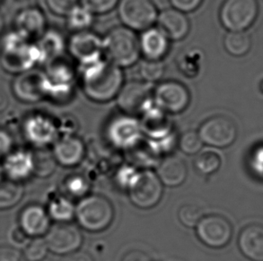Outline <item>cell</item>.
Here are the masks:
<instances>
[{
  "instance_id": "1",
  "label": "cell",
  "mask_w": 263,
  "mask_h": 261,
  "mask_svg": "<svg viewBox=\"0 0 263 261\" xmlns=\"http://www.w3.org/2000/svg\"><path fill=\"white\" fill-rule=\"evenodd\" d=\"M82 67V88L89 99L107 102L118 95L123 85L121 67L102 59Z\"/></svg>"
},
{
  "instance_id": "2",
  "label": "cell",
  "mask_w": 263,
  "mask_h": 261,
  "mask_svg": "<svg viewBox=\"0 0 263 261\" xmlns=\"http://www.w3.org/2000/svg\"><path fill=\"white\" fill-rule=\"evenodd\" d=\"M43 63L37 43H32L14 32L5 35L0 46V64L10 74H22Z\"/></svg>"
},
{
  "instance_id": "3",
  "label": "cell",
  "mask_w": 263,
  "mask_h": 261,
  "mask_svg": "<svg viewBox=\"0 0 263 261\" xmlns=\"http://www.w3.org/2000/svg\"><path fill=\"white\" fill-rule=\"evenodd\" d=\"M103 47L109 61L117 67H130L139 59V40L132 30L127 27L110 30L103 39Z\"/></svg>"
},
{
  "instance_id": "4",
  "label": "cell",
  "mask_w": 263,
  "mask_h": 261,
  "mask_svg": "<svg viewBox=\"0 0 263 261\" xmlns=\"http://www.w3.org/2000/svg\"><path fill=\"white\" fill-rule=\"evenodd\" d=\"M79 225L90 232H101L109 227L114 217V207L106 198L90 195L84 198L76 208Z\"/></svg>"
},
{
  "instance_id": "5",
  "label": "cell",
  "mask_w": 263,
  "mask_h": 261,
  "mask_svg": "<svg viewBox=\"0 0 263 261\" xmlns=\"http://www.w3.org/2000/svg\"><path fill=\"white\" fill-rule=\"evenodd\" d=\"M259 14L257 0H226L221 7L220 21L229 32H246Z\"/></svg>"
},
{
  "instance_id": "6",
  "label": "cell",
  "mask_w": 263,
  "mask_h": 261,
  "mask_svg": "<svg viewBox=\"0 0 263 261\" xmlns=\"http://www.w3.org/2000/svg\"><path fill=\"white\" fill-rule=\"evenodd\" d=\"M128 190L130 201L136 207L148 209L161 201L163 184L157 175L150 170H145L138 173Z\"/></svg>"
},
{
  "instance_id": "7",
  "label": "cell",
  "mask_w": 263,
  "mask_h": 261,
  "mask_svg": "<svg viewBox=\"0 0 263 261\" xmlns=\"http://www.w3.org/2000/svg\"><path fill=\"white\" fill-rule=\"evenodd\" d=\"M118 13L125 27L145 31L157 20V7L152 0H121Z\"/></svg>"
},
{
  "instance_id": "8",
  "label": "cell",
  "mask_w": 263,
  "mask_h": 261,
  "mask_svg": "<svg viewBox=\"0 0 263 261\" xmlns=\"http://www.w3.org/2000/svg\"><path fill=\"white\" fill-rule=\"evenodd\" d=\"M44 74L48 82V98L61 101L71 95L75 73L70 64L58 58L48 63Z\"/></svg>"
},
{
  "instance_id": "9",
  "label": "cell",
  "mask_w": 263,
  "mask_h": 261,
  "mask_svg": "<svg viewBox=\"0 0 263 261\" xmlns=\"http://www.w3.org/2000/svg\"><path fill=\"white\" fill-rule=\"evenodd\" d=\"M12 91L22 102L35 103L48 98V82L44 72L26 71L19 74L12 83Z\"/></svg>"
},
{
  "instance_id": "10",
  "label": "cell",
  "mask_w": 263,
  "mask_h": 261,
  "mask_svg": "<svg viewBox=\"0 0 263 261\" xmlns=\"http://www.w3.org/2000/svg\"><path fill=\"white\" fill-rule=\"evenodd\" d=\"M190 101L191 95L188 89L179 81H164L154 92V105L165 113L182 112Z\"/></svg>"
},
{
  "instance_id": "11",
  "label": "cell",
  "mask_w": 263,
  "mask_h": 261,
  "mask_svg": "<svg viewBox=\"0 0 263 261\" xmlns=\"http://www.w3.org/2000/svg\"><path fill=\"white\" fill-rule=\"evenodd\" d=\"M25 139L37 148H45L55 143L60 133L59 126L51 118L43 114H32L23 123Z\"/></svg>"
},
{
  "instance_id": "12",
  "label": "cell",
  "mask_w": 263,
  "mask_h": 261,
  "mask_svg": "<svg viewBox=\"0 0 263 261\" xmlns=\"http://www.w3.org/2000/svg\"><path fill=\"white\" fill-rule=\"evenodd\" d=\"M203 143L216 148H226L231 145L237 136L235 122L223 116L213 117L205 121L199 128Z\"/></svg>"
},
{
  "instance_id": "13",
  "label": "cell",
  "mask_w": 263,
  "mask_h": 261,
  "mask_svg": "<svg viewBox=\"0 0 263 261\" xmlns=\"http://www.w3.org/2000/svg\"><path fill=\"white\" fill-rule=\"evenodd\" d=\"M232 234L231 224L220 215L203 216L197 226V235L199 240L214 249L224 247L231 240Z\"/></svg>"
},
{
  "instance_id": "14",
  "label": "cell",
  "mask_w": 263,
  "mask_h": 261,
  "mask_svg": "<svg viewBox=\"0 0 263 261\" xmlns=\"http://www.w3.org/2000/svg\"><path fill=\"white\" fill-rule=\"evenodd\" d=\"M148 85L139 81H128L122 85L117 95L118 106L125 114L134 116L142 114L152 106L153 99Z\"/></svg>"
},
{
  "instance_id": "15",
  "label": "cell",
  "mask_w": 263,
  "mask_h": 261,
  "mask_svg": "<svg viewBox=\"0 0 263 261\" xmlns=\"http://www.w3.org/2000/svg\"><path fill=\"white\" fill-rule=\"evenodd\" d=\"M68 51L82 66L101 60L103 52V39L89 31L75 32L68 44Z\"/></svg>"
},
{
  "instance_id": "16",
  "label": "cell",
  "mask_w": 263,
  "mask_h": 261,
  "mask_svg": "<svg viewBox=\"0 0 263 261\" xmlns=\"http://www.w3.org/2000/svg\"><path fill=\"white\" fill-rule=\"evenodd\" d=\"M47 246L55 254L67 255L79 250L83 237L79 228L68 223H61L50 228L46 233Z\"/></svg>"
},
{
  "instance_id": "17",
  "label": "cell",
  "mask_w": 263,
  "mask_h": 261,
  "mask_svg": "<svg viewBox=\"0 0 263 261\" xmlns=\"http://www.w3.org/2000/svg\"><path fill=\"white\" fill-rule=\"evenodd\" d=\"M141 133L139 121L127 114L114 117L107 127L109 140L119 148L135 147L140 139Z\"/></svg>"
},
{
  "instance_id": "18",
  "label": "cell",
  "mask_w": 263,
  "mask_h": 261,
  "mask_svg": "<svg viewBox=\"0 0 263 261\" xmlns=\"http://www.w3.org/2000/svg\"><path fill=\"white\" fill-rule=\"evenodd\" d=\"M14 31L28 40L40 39L46 32V17L33 6L25 7L14 18Z\"/></svg>"
},
{
  "instance_id": "19",
  "label": "cell",
  "mask_w": 263,
  "mask_h": 261,
  "mask_svg": "<svg viewBox=\"0 0 263 261\" xmlns=\"http://www.w3.org/2000/svg\"><path fill=\"white\" fill-rule=\"evenodd\" d=\"M19 227L27 236L41 237L50 230V215L42 206L29 205L22 210Z\"/></svg>"
},
{
  "instance_id": "20",
  "label": "cell",
  "mask_w": 263,
  "mask_h": 261,
  "mask_svg": "<svg viewBox=\"0 0 263 261\" xmlns=\"http://www.w3.org/2000/svg\"><path fill=\"white\" fill-rule=\"evenodd\" d=\"M86 148L82 140L75 135H63L54 143V158L64 166H75L82 161Z\"/></svg>"
},
{
  "instance_id": "21",
  "label": "cell",
  "mask_w": 263,
  "mask_h": 261,
  "mask_svg": "<svg viewBox=\"0 0 263 261\" xmlns=\"http://www.w3.org/2000/svg\"><path fill=\"white\" fill-rule=\"evenodd\" d=\"M4 173L9 180L20 183L33 173L32 152L18 149L7 154L2 165Z\"/></svg>"
},
{
  "instance_id": "22",
  "label": "cell",
  "mask_w": 263,
  "mask_h": 261,
  "mask_svg": "<svg viewBox=\"0 0 263 261\" xmlns=\"http://www.w3.org/2000/svg\"><path fill=\"white\" fill-rule=\"evenodd\" d=\"M139 121L142 133L147 134L153 140H158L171 134L172 125L165 112L152 105L142 114Z\"/></svg>"
},
{
  "instance_id": "23",
  "label": "cell",
  "mask_w": 263,
  "mask_h": 261,
  "mask_svg": "<svg viewBox=\"0 0 263 261\" xmlns=\"http://www.w3.org/2000/svg\"><path fill=\"white\" fill-rule=\"evenodd\" d=\"M240 251L246 258L253 261H263V226L252 224L240 233Z\"/></svg>"
},
{
  "instance_id": "24",
  "label": "cell",
  "mask_w": 263,
  "mask_h": 261,
  "mask_svg": "<svg viewBox=\"0 0 263 261\" xmlns=\"http://www.w3.org/2000/svg\"><path fill=\"white\" fill-rule=\"evenodd\" d=\"M140 52L149 60H161L169 50V39L159 28L145 30L139 40Z\"/></svg>"
},
{
  "instance_id": "25",
  "label": "cell",
  "mask_w": 263,
  "mask_h": 261,
  "mask_svg": "<svg viewBox=\"0 0 263 261\" xmlns=\"http://www.w3.org/2000/svg\"><path fill=\"white\" fill-rule=\"evenodd\" d=\"M159 29L168 39L180 40L188 34L190 23L182 12L176 9H167L158 16Z\"/></svg>"
},
{
  "instance_id": "26",
  "label": "cell",
  "mask_w": 263,
  "mask_h": 261,
  "mask_svg": "<svg viewBox=\"0 0 263 261\" xmlns=\"http://www.w3.org/2000/svg\"><path fill=\"white\" fill-rule=\"evenodd\" d=\"M157 177L164 185L176 187L182 184L186 179L187 167L178 157H168L158 166Z\"/></svg>"
},
{
  "instance_id": "27",
  "label": "cell",
  "mask_w": 263,
  "mask_h": 261,
  "mask_svg": "<svg viewBox=\"0 0 263 261\" xmlns=\"http://www.w3.org/2000/svg\"><path fill=\"white\" fill-rule=\"evenodd\" d=\"M37 45L43 56V63H50L60 58V56L64 50V39L61 33L50 30L43 33Z\"/></svg>"
},
{
  "instance_id": "28",
  "label": "cell",
  "mask_w": 263,
  "mask_h": 261,
  "mask_svg": "<svg viewBox=\"0 0 263 261\" xmlns=\"http://www.w3.org/2000/svg\"><path fill=\"white\" fill-rule=\"evenodd\" d=\"M224 49L234 57H242L249 52L252 39L246 32H229L224 37Z\"/></svg>"
},
{
  "instance_id": "29",
  "label": "cell",
  "mask_w": 263,
  "mask_h": 261,
  "mask_svg": "<svg viewBox=\"0 0 263 261\" xmlns=\"http://www.w3.org/2000/svg\"><path fill=\"white\" fill-rule=\"evenodd\" d=\"M24 187L14 181H0V209L13 208L21 201Z\"/></svg>"
},
{
  "instance_id": "30",
  "label": "cell",
  "mask_w": 263,
  "mask_h": 261,
  "mask_svg": "<svg viewBox=\"0 0 263 261\" xmlns=\"http://www.w3.org/2000/svg\"><path fill=\"white\" fill-rule=\"evenodd\" d=\"M32 161H33V175L36 177H50L56 168L57 161L53 154L46 150L45 148H38L32 152Z\"/></svg>"
},
{
  "instance_id": "31",
  "label": "cell",
  "mask_w": 263,
  "mask_h": 261,
  "mask_svg": "<svg viewBox=\"0 0 263 261\" xmlns=\"http://www.w3.org/2000/svg\"><path fill=\"white\" fill-rule=\"evenodd\" d=\"M75 213L76 208L71 201L61 196L51 199L48 208V214L50 219L61 223L71 220L75 216Z\"/></svg>"
},
{
  "instance_id": "32",
  "label": "cell",
  "mask_w": 263,
  "mask_h": 261,
  "mask_svg": "<svg viewBox=\"0 0 263 261\" xmlns=\"http://www.w3.org/2000/svg\"><path fill=\"white\" fill-rule=\"evenodd\" d=\"M67 17L68 27L75 32L88 31L93 21L92 13L85 7L79 6L75 7Z\"/></svg>"
},
{
  "instance_id": "33",
  "label": "cell",
  "mask_w": 263,
  "mask_h": 261,
  "mask_svg": "<svg viewBox=\"0 0 263 261\" xmlns=\"http://www.w3.org/2000/svg\"><path fill=\"white\" fill-rule=\"evenodd\" d=\"M221 166L220 157L216 152L206 151L196 157L194 166L199 173L211 175L217 172Z\"/></svg>"
},
{
  "instance_id": "34",
  "label": "cell",
  "mask_w": 263,
  "mask_h": 261,
  "mask_svg": "<svg viewBox=\"0 0 263 261\" xmlns=\"http://www.w3.org/2000/svg\"><path fill=\"white\" fill-rule=\"evenodd\" d=\"M24 256L27 261H42L46 258L48 253V246H47L45 239L41 237H33L32 239L28 241L27 244L24 246Z\"/></svg>"
},
{
  "instance_id": "35",
  "label": "cell",
  "mask_w": 263,
  "mask_h": 261,
  "mask_svg": "<svg viewBox=\"0 0 263 261\" xmlns=\"http://www.w3.org/2000/svg\"><path fill=\"white\" fill-rule=\"evenodd\" d=\"M139 71L144 80L148 82H154L160 80L164 75V66L161 60L146 59L140 64Z\"/></svg>"
},
{
  "instance_id": "36",
  "label": "cell",
  "mask_w": 263,
  "mask_h": 261,
  "mask_svg": "<svg viewBox=\"0 0 263 261\" xmlns=\"http://www.w3.org/2000/svg\"><path fill=\"white\" fill-rule=\"evenodd\" d=\"M203 141L199 134L193 130H189L181 135L179 140V147L181 151L188 155H194L202 148Z\"/></svg>"
},
{
  "instance_id": "37",
  "label": "cell",
  "mask_w": 263,
  "mask_h": 261,
  "mask_svg": "<svg viewBox=\"0 0 263 261\" xmlns=\"http://www.w3.org/2000/svg\"><path fill=\"white\" fill-rule=\"evenodd\" d=\"M203 210L198 206L185 205L178 212V217L183 226L195 227L203 217Z\"/></svg>"
},
{
  "instance_id": "38",
  "label": "cell",
  "mask_w": 263,
  "mask_h": 261,
  "mask_svg": "<svg viewBox=\"0 0 263 261\" xmlns=\"http://www.w3.org/2000/svg\"><path fill=\"white\" fill-rule=\"evenodd\" d=\"M202 59V54L199 50H192L181 56L180 60V67L181 72L189 75V77H193L198 74L199 70V64Z\"/></svg>"
},
{
  "instance_id": "39",
  "label": "cell",
  "mask_w": 263,
  "mask_h": 261,
  "mask_svg": "<svg viewBox=\"0 0 263 261\" xmlns=\"http://www.w3.org/2000/svg\"><path fill=\"white\" fill-rule=\"evenodd\" d=\"M89 183L85 177L79 175L68 177L65 182V189L68 194L72 197H83L89 191Z\"/></svg>"
},
{
  "instance_id": "40",
  "label": "cell",
  "mask_w": 263,
  "mask_h": 261,
  "mask_svg": "<svg viewBox=\"0 0 263 261\" xmlns=\"http://www.w3.org/2000/svg\"><path fill=\"white\" fill-rule=\"evenodd\" d=\"M82 7L92 14H105L117 6L119 0H81Z\"/></svg>"
},
{
  "instance_id": "41",
  "label": "cell",
  "mask_w": 263,
  "mask_h": 261,
  "mask_svg": "<svg viewBox=\"0 0 263 261\" xmlns=\"http://www.w3.org/2000/svg\"><path fill=\"white\" fill-rule=\"evenodd\" d=\"M79 0H46L49 9L58 15L67 16L75 7L79 6Z\"/></svg>"
},
{
  "instance_id": "42",
  "label": "cell",
  "mask_w": 263,
  "mask_h": 261,
  "mask_svg": "<svg viewBox=\"0 0 263 261\" xmlns=\"http://www.w3.org/2000/svg\"><path fill=\"white\" fill-rule=\"evenodd\" d=\"M139 172H137L136 169L130 166H123L120 169L117 175V179L119 184L121 186L125 188H128V186L132 184L133 180L135 179Z\"/></svg>"
},
{
  "instance_id": "43",
  "label": "cell",
  "mask_w": 263,
  "mask_h": 261,
  "mask_svg": "<svg viewBox=\"0 0 263 261\" xmlns=\"http://www.w3.org/2000/svg\"><path fill=\"white\" fill-rule=\"evenodd\" d=\"M0 261H27L21 251L9 246L0 247Z\"/></svg>"
},
{
  "instance_id": "44",
  "label": "cell",
  "mask_w": 263,
  "mask_h": 261,
  "mask_svg": "<svg viewBox=\"0 0 263 261\" xmlns=\"http://www.w3.org/2000/svg\"><path fill=\"white\" fill-rule=\"evenodd\" d=\"M170 2L176 10L188 13L197 9L202 0H170Z\"/></svg>"
},
{
  "instance_id": "45",
  "label": "cell",
  "mask_w": 263,
  "mask_h": 261,
  "mask_svg": "<svg viewBox=\"0 0 263 261\" xmlns=\"http://www.w3.org/2000/svg\"><path fill=\"white\" fill-rule=\"evenodd\" d=\"M79 129V124L76 118L66 117L61 120V124L59 125V130L63 133L64 135H74Z\"/></svg>"
},
{
  "instance_id": "46",
  "label": "cell",
  "mask_w": 263,
  "mask_h": 261,
  "mask_svg": "<svg viewBox=\"0 0 263 261\" xmlns=\"http://www.w3.org/2000/svg\"><path fill=\"white\" fill-rule=\"evenodd\" d=\"M13 148V139L4 129H0V156L7 155Z\"/></svg>"
},
{
  "instance_id": "47",
  "label": "cell",
  "mask_w": 263,
  "mask_h": 261,
  "mask_svg": "<svg viewBox=\"0 0 263 261\" xmlns=\"http://www.w3.org/2000/svg\"><path fill=\"white\" fill-rule=\"evenodd\" d=\"M28 237L25 234V232L18 226L11 231L10 240L13 244L17 246H25L28 242Z\"/></svg>"
},
{
  "instance_id": "48",
  "label": "cell",
  "mask_w": 263,
  "mask_h": 261,
  "mask_svg": "<svg viewBox=\"0 0 263 261\" xmlns=\"http://www.w3.org/2000/svg\"><path fill=\"white\" fill-rule=\"evenodd\" d=\"M121 261H152L149 256L144 251H132L125 255Z\"/></svg>"
},
{
  "instance_id": "49",
  "label": "cell",
  "mask_w": 263,
  "mask_h": 261,
  "mask_svg": "<svg viewBox=\"0 0 263 261\" xmlns=\"http://www.w3.org/2000/svg\"><path fill=\"white\" fill-rule=\"evenodd\" d=\"M59 261H92L91 256L83 251H74L69 254L64 255Z\"/></svg>"
},
{
  "instance_id": "50",
  "label": "cell",
  "mask_w": 263,
  "mask_h": 261,
  "mask_svg": "<svg viewBox=\"0 0 263 261\" xmlns=\"http://www.w3.org/2000/svg\"><path fill=\"white\" fill-rule=\"evenodd\" d=\"M9 102H10V99H9L7 89L5 87L3 81H0V113L7 110Z\"/></svg>"
},
{
  "instance_id": "51",
  "label": "cell",
  "mask_w": 263,
  "mask_h": 261,
  "mask_svg": "<svg viewBox=\"0 0 263 261\" xmlns=\"http://www.w3.org/2000/svg\"><path fill=\"white\" fill-rule=\"evenodd\" d=\"M153 151H155L153 149ZM150 149H146V150H144V151H139V150H135V152H134V154H133V158H134V159H137V158H139V155H145V154H146V155H149L147 156L146 158H148V159H152V160H155V157L156 156H152L151 154H152V152ZM156 152V151H155ZM135 162L136 164H139V165H143V166H150L149 163H148V161L146 160V157H141L140 159H137L136 160Z\"/></svg>"
},
{
  "instance_id": "52",
  "label": "cell",
  "mask_w": 263,
  "mask_h": 261,
  "mask_svg": "<svg viewBox=\"0 0 263 261\" xmlns=\"http://www.w3.org/2000/svg\"><path fill=\"white\" fill-rule=\"evenodd\" d=\"M253 167L258 171V172H262L263 173V147L262 148L257 149L254 152V156L253 157Z\"/></svg>"
},
{
  "instance_id": "53",
  "label": "cell",
  "mask_w": 263,
  "mask_h": 261,
  "mask_svg": "<svg viewBox=\"0 0 263 261\" xmlns=\"http://www.w3.org/2000/svg\"><path fill=\"white\" fill-rule=\"evenodd\" d=\"M4 26H5V21H4L3 15L0 14V34L3 32Z\"/></svg>"
},
{
  "instance_id": "54",
  "label": "cell",
  "mask_w": 263,
  "mask_h": 261,
  "mask_svg": "<svg viewBox=\"0 0 263 261\" xmlns=\"http://www.w3.org/2000/svg\"><path fill=\"white\" fill-rule=\"evenodd\" d=\"M3 169H2V166H0V181H1V175H2Z\"/></svg>"
},
{
  "instance_id": "55",
  "label": "cell",
  "mask_w": 263,
  "mask_h": 261,
  "mask_svg": "<svg viewBox=\"0 0 263 261\" xmlns=\"http://www.w3.org/2000/svg\"><path fill=\"white\" fill-rule=\"evenodd\" d=\"M0 1H1V0H0Z\"/></svg>"
}]
</instances>
